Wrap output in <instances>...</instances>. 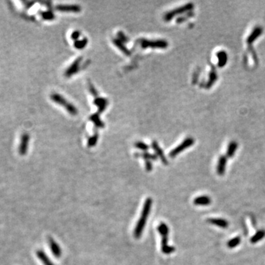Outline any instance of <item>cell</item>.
<instances>
[{"label": "cell", "mask_w": 265, "mask_h": 265, "mask_svg": "<svg viewBox=\"0 0 265 265\" xmlns=\"http://www.w3.org/2000/svg\"><path fill=\"white\" fill-rule=\"evenodd\" d=\"M152 203H153V200H152L151 198H147L145 203L144 204V207H143L141 216H140L137 225H136V227L135 228L134 230V237L136 239H139L141 237V234H142L144 228L145 227L147 219L148 216H149L150 212Z\"/></svg>", "instance_id": "cell-1"}, {"label": "cell", "mask_w": 265, "mask_h": 265, "mask_svg": "<svg viewBox=\"0 0 265 265\" xmlns=\"http://www.w3.org/2000/svg\"><path fill=\"white\" fill-rule=\"evenodd\" d=\"M136 41H137V44H139L142 49H147V48H152V49H166L169 46L167 41L164 39L150 40L141 38L138 39Z\"/></svg>", "instance_id": "cell-2"}, {"label": "cell", "mask_w": 265, "mask_h": 265, "mask_svg": "<svg viewBox=\"0 0 265 265\" xmlns=\"http://www.w3.org/2000/svg\"><path fill=\"white\" fill-rule=\"evenodd\" d=\"M50 98L52 100L54 103H55L56 104L63 106L69 114L73 115V116H75V115L77 114L78 111L75 108V106L73 104H71V103H69L62 95L58 94V93H52Z\"/></svg>", "instance_id": "cell-3"}, {"label": "cell", "mask_w": 265, "mask_h": 265, "mask_svg": "<svg viewBox=\"0 0 265 265\" xmlns=\"http://www.w3.org/2000/svg\"><path fill=\"white\" fill-rule=\"evenodd\" d=\"M193 8H194V5L192 3H187V4L184 5L179 7V8H177L175 9L166 13L164 16V20L166 21H171L175 16L183 14V13L191 12Z\"/></svg>", "instance_id": "cell-4"}, {"label": "cell", "mask_w": 265, "mask_h": 265, "mask_svg": "<svg viewBox=\"0 0 265 265\" xmlns=\"http://www.w3.org/2000/svg\"><path fill=\"white\" fill-rule=\"evenodd\" d=\"M194 139H193V138L191 137L186 138V139L183 140L179 145L177 146L175 148H174V149L169 153V157L171 158L175 157V156H178V154H180L181 152L184 151L186 149H187V148L192 146L193 144H194Z\"/></svg>", "instance_id": "cell-5"}, {"label": "cell", "mask_w": 265, "mask_h": 265, "mask_svg": "<svg viewBox=\"0 0 265 265\" xmlns=\"http://www.w3.org/2000/svg\"><path fill=\"white\" fill-rule=\"evenodd\" d=\"M81 61H82V57H79L74 60V62L71 63L69 67L67 68V69L66 70L64 75L66 77H70L73 74L77 73L79 71L80 69Z\"/></svg>", "instance_id": "cell-6"}, {"label": "cell", "mask_w": 265, "mask_h": 265, "mask_svg": "<svg viewBox=\"0 0 265 265\" xmlns=\"http://www.w3.org/2000/svg\"><path fill=\"white\" fill-rule=\"evenodd\" d=\"M55 9L61 12L79 13L81 11V7L79 5H59L55 7Z\"/></svg>", "instance_id": "cell-7"}, {"label": "cell", "mask_w": 265, "mask_h": 265, "mask_svg": "<svg viewBox=\"0 0 265 265\" xmlns=\"http://www.w3.org/2000/svg\"><path fill=\"white\" fill-rule=\"evenodd\" d=\"M29 141H30V136L28 133H23L22 136L21 138V142H20L19 145V154L21 156H24L26 155L27 151L28 149V145H29Z\"/></svg>", "instance_id": "cell-8"}, {"label": "cell", "mask_w": 265, "mask_h": 265, "mask_svg": "<svg viewBox=\"0 0 265 265\" xmlns=\"http://www.w3.org/2000/svg\"><path fill=\"white\" fill-rule=\"evenodd\" d=\"M263 33V28L260 26H257L253 30L251 34L249 35L248 38H247V44H252L258 38L261 36Z\"/></svg>", "instance_id": "cell-9"}, {"label": "cell", "mask_w": 265, "mask_h": 265, "mask_svg": "<svg viewBox=\"0 0 265 265\" xmlns=\"http://www.w3.org/2000/svg\"><path fill=\"white\" fill-rule=\"evenodd\" d=\"M151 146H152V147H153V149L154 150V151L156 152V156L159 157L160 159H161V161H162L163 164H168L167 159H166V156H164V152H163L162 150H161V148L160 147V146L158 145L157 141H153V142H152Z\"/></svg>", "instance_id": "cell-10"}, {"label": "cell", "mask_w": 265, "mask_h": 265, "mask_svg": "<svg viewBox=\"0 0 265 265\" xmlns=\"http://www.w3.org/2000/svg\"><path fill=\"white\" fill-rule=\"evenodd\" d=\"M226 165H227V157L226 156H221L218 160L216 166V172L219 175H223L226 172Z\"/></svg>", "instance_id": "cell-11"}, {"label": "cell", "mask_w": 265, "mask_h": 265, "mask_svg": "<svg viewBox=\"0 0 265 265\" xmlns=\"http://www.w3.org/2000/svg\"><path fill=\"white\" fill-rule=\"evenodd\" d=\"M108 99L106 98L103 97H96L95 98L94 101V104L96 105L98 108V114H101L103 111H104L106 110V108H107L108 106Z\"/></svg>", "instance_id": "cell-12"}, {"label": "cell", "mask_w": 265, "mask_h": 265, "mask_svg": "<svg viewBox=\"0 0 265 265\" xmlns=\"http://www.w3.org/2000/svg\"><path fill=\"white\" fill-rule=\"evenodd\" d=\"M216 58H217V66L218 67L222 68L226 66L228 61V55L227 52L224 50H220L217 52L216 54Z\"/></svg>", "instance_id": "cell-13"}, {"label": "cell", "mask_w": 265, "mask_h": 265, "mask_svg": "<svg viewBox=\"0 0 265 265\" xmlns=\"http://www.w3.org/2000/svg\"><path fill=\"white\" fill-rule=\"evenodd\" d=\"M48 241H49V247H50L51 251L52 252L53 255H54L55 257H58V258L61 257V248H60L59 245H58L57 243L55 241V240L53 239L52 238L49 237Z\"/></svg>", "instance_id": "cell-14"}, {"label": "cell", "mask_w": 265, "mask_h": 265, "mask_svg": "<svg viewBox=\"0 0 265 265\" xmlns=\"http://www.w3.org/2000/svg\"><path fill=\"white\" fill-rule=\"evenodd\" d=\"M113 43H114V44L115 45V46H116V47H117L118 49H119V50L123 53V54L126 55H128V56L131 55V52L126 47L124 43L121 42V41H119V40L117 38H113Z\"/></svg>", "instance_id": "cell-15"}, {"label": "cell", "mask_w": 265, "mask_h": 265, "mask_svg": "<svg viewBox=\"0 0 265 265\" xmlns=\"http://www.w3.org/2000/svg\"><path fill=\"white\" fill-rule=\"evenodd\" d=\"M208 222L211 224L214 225V226H218L219 228H226L228 227L229 226V223L226 219H215V218H211V219H208Z\"/></svg>", "instance_id": "cell-16"}, {"label": "cell", "mask_w": 265, "mask_h": 265, "mask_svg": "<svg viewBox=\"0 0 265 265\" xmlns=\"http://www.w3.org/2000/svg\"><path fill=\"white\" fill-rule=\"evenodd\" d=\"M211 203V200L208 196H200L194 200V204L197 206H208Z\"/></svg>", "instance_id": "cell-17"}, {"label": "cell", "mask_w": 265, "mask_h": 265, "mask_svg": "<svg viewBox=\"0 0 265 265\" xmlns=\"http://www.w3.org/2000/svg\"><path fill=\"white\" fill-rule=\"evenodd\" d=\"M238 147V144L236 141H232L231 142L229 143L228 146L227 151H226V157L227 158H231L234 156L235 152L236 151Z\"/></svg>", "instance_id": "cell-18"}, {"label": "cell", "mask_w": 265, "mask_h": 265, "mask_svg": "<svg viewBox=\"0 0 265 265\" xmlns=\"http://www.w3.org/2000/svg\"><path fill=\"white\" fill-rule=\"evenodd\" d=\"M89 119L91 120V121L95 125V126L97 127V128H102L105 127L104 122L100 119V118H99V114H98V113L91 115V116L89 117Z\"/></svg>", "instance_id": "cell-19"}, {"label": "cell", "mask_w": 265, "mask_h": 265, "mask_svg": "<svg viewBox=\"0 0 265 265\" xmlns=\"http://www.w3.org/2000/svg\"><path fill=\"white\" fill-rule=\"evenodd\" d=\"M36 254H37V256L38 257V259H39L41 261H42L43 263H44V265H55L50 260H49V257H48V256H46V254H45V253L44 252V251H38L37 253H36Z\"/></svg>", "instance_id": "cell-20"}, {"label": "cell", "mask_w": 265, "mask_h": 265, "mask_svg": "<svg viewBox=\"0 0 265 265\" xmlns=\"http://www.w3.org/2000/svg\"><path fill=\"white\" fill-rule=\"evenodd\" d=\"M265 236V231L264 230H260V231L256 232L253 236L251 237V242L252 244H256L259 242L260 240H261Z\"/></svg>", "instance_id": "cell-21"}, {"label": "cell", "mask_w": 265, "mask_h": 265, "mask_svg": "<svg viewBox=\"0 0 265 265\" xmlns=\"http://www.w3.org/2000/svg\"><path fill=\"white\" fill-rule=\"evenodd\" d=\"M88 41L86 38H83V39L77 40V41H74V46L76 49H84L85 46H86L88 44Z\"/></svg>", "instance_id": "cell-22"}, {"label": "cell", "mask_w": 265, "mask_h": 265, "mask_svg": "<svg viewBox=\"0 0 265 265\" xmlns=\"http://www.w3.org/2000/svg\"><path fill=\"white\" fill-rule=\"evenodd\" d=\"M216 80H217V74H216V71H214V70L211 71L209 74V79L206 85V87L210 88L214 84V83L216 82Z\"/></svg>", "instance_id": "cell-23"}, {"label": "cell", "mask_w": 265, "mask_h": 265, "mask_svg": "<svg viewBox=\"0 0 265 265\" xmlns=\"http://www.w3.org/2000/svg\"><path fill=\"white\" fill-rule=\"evenodd\" d=\"M158 231L161 234V236H168L169 235V228L164 222H161L158 226Z\"/></svg>", "instance_id": "cell-24"}, {"label": "cell", "mask_w": 265, "mask_h": 265, "mask_svg": "<svg viewBox=\"0 0 265 265\" xmlns=\"http://www.w3.org/2000/svg\"><path fill=\"white\" fill-rule=\"evenodd\" d=\"M136 156H141L144 159H145V161H156L157 160V156L156 155H153L151 154V153H147V152H144V153H141V154L136 155Z\"/></svg>", "instance_id": "cell-25"}, {"label": "cell", "mask_w": 265, "mask_h": 265, "mask_svg": "<svg viewBox=\"0 0 265 265\" xmlns=\"http://www.w3.org/2000/svg\"><path fill=\"white\" fill-rule=\"evenodd\" d=\"M241 242V238L239 236H236V237L233 238L232 239L229 240L227 243V245L229 248H234L236 246H238Z\"/></svg>", "instance_id": "cell-26"}, {"label": "cell", "mask_w": 265, "mask_h": 265, "mask_svg": "<svg viewBox=\"0 0 265 265\" xmlns=\"http://www.w3.org/2000/svg\"><path fill=\"white\" fill-rule=\"evenodd\" d=\"M98 138H99V136H98L97 133L92 135V136H91L88 140V147H92L96 145L98 141Z\"/></svg>", "instance_id": "cell-27"}, {"label": "cell", "mask_w": 265, "mask_h": 265, "mask_svg": "<svg viewBox=\"0 0 265 265\" xmlns=\"http://www.w3.org/2000/svg\"><path fill=\"white\" fill-rule=\"evenodd\" d=\"M134 146L136 147V148H138V149L141 150H143V151L148 150V149L150 148L149 146H148L147 144H145V143L142 142V141H137V142L135 143Z\"/></svg>", "instance_id": "cell-28"}, {"label": "cell", "mask_w": 265, "mask_h": 265, "mask_svg": "<svg viewBox=\"0 0 265 265\" xmlns=\"http://www.w3.org/2000/svg\"><path fill=\"white\" fill-rule=\"evenodd\" d=\"M88 90H89L90 93H91L95 98L98 97V92L94 86V85H93L91 82H88Z\"/></svg>", "instance_id": "cell-29"}, {"label": "cell", "mask_w": 265, "mask_h": 265, "mask_svg": "<svg viewBox=\"0 0 265 265\" xmlns=\"http://www.w3.org/2000/svg\"><path fill=\"white\" fill-rule=\"evenodd\" d=\"M117 38L123 43L128 42V40H129L128 38L125 36V34L121 31H119L117 33Z\"/></svg>", "instance_id": "cell-30"}, {"label": "cell", "mask_w": 265, "mask_h": 265, "mask_svg": "<svg viewBox=\"0 0 265 265\" xmlns=\"http://www.w3.org/2000/svg\"><path fill=\"white\" fill-rule=\"evenodd\" d=\"M42 16L46 20H52L55 19V14L51 11H45L42 13Z\"/></svg>", "instance_id": "cell-31"}, {"label": "cell", "mask_w": 265, "mask_h": 265, "mask_svg": "<svg viewBox=\"0 0 265 265\" xmlns=\"http://www.w3.org/2000/svg\"><path fill=\"white\" fill-rule=\"evenodd\" d=\"M193 13L191 12H189V13H186V15H185V16H181V17H180V18H178V19L176 20V21L177 22H178V23H181V22H182V21H186V19H188V16H189V17H190V16H193Z\"/></svg>", "instance_id": "cell-32"}, {"label": "cell", "mask_w": 265, "mask_h": 265, "mask_svg": "<svg viewBox=\"0 0 265 265\" xmlns=\"http://www.w3.org/2000/svg\"><path fill=\"white\" fill-rule=\"evenodd\" d=\"M80 36V32L78 31V30L74 31L72 33H71V39H72L73 41H77V40H79Z\"/></svg>", "instance_id": "cell-33"}, {"label": "cell", "mask_w": 265, "mask_h": 265, "mask_svg": "<svg viewBox=\"0 0 265 265\" xmlns=\"http://www.w3.org/2000/svg\"><path fill=\"white\" fill-rule=\"evenodd\" d=\"M145 169L147 172H150L153 169V165L151 161H145Z\"/></svg>", "instance_id": "cell-34"}]
</instances>
